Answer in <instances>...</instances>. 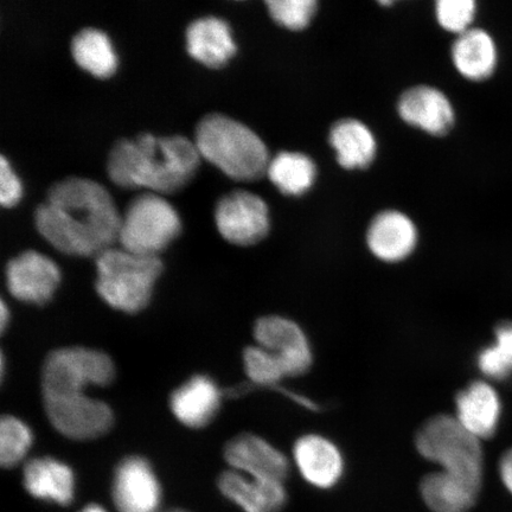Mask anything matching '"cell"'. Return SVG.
<instances>
[{
  "instance_id": "obj_5",
  "label": "cell",
  "mask_w": 512,
  "mask_h": 512,
  "mask_svg": "<svg viewBox=\"0 0 512 512\" xmlns=\"http://www.w3.org/2000/svg\"><path fill=\"white\" fill-rule=\"evenodd\" d=\"M162 271L158 256L112 247L96 256V291L113 309L137 313L149 305L153 286Z\"/></svg>"
},
{
  "instance_id": "obj_13",
  "label": "cell",
  "mask_w": 512,
  "mask_h": 512,
  "mask_svg": "<svg viewBox=\"0 0 512 512\" xmlns=\"http://www.w3.org/2000/svg\"><path fill=\"white\" fill-rule=\"evenodd\" d=\"M113 501L119 512H157L162 490L145 459L130 457L115 471Z\"/></svg>"
},
{
  "instance_id": "obj_21",
  "label": "cell",
  "mask_w": 512,
  "mask_h": 512,
  "mask_svg": "<svg viewBox=\"0 0 512 512\" xmlns=\"http://www.w3.org/2000/svg\"><path fill=\"white\" fill-rule=\"evenodd\" d=\"M24 486L32 497L69 505L75 494L74 473L59 460L32 459L24 467Z\"/></svg>"
},
{
  "instance_id": "obj_7",
  "label": "cell",
  "mask_w": 512,
  "mask_h": 512,
  "mask_svg": "<svg viewBox=\"0 0 512 512\" xmlns=\"http://www.w3.org/2000/svg\"><path fill=\"white\" fill-rule=\"evenodd\" d=\"M114 374V364L104 352L86 348L55 350L44 362L43 398L82 392L89 384L107 386Z\"/></svg>"
},
{
  "instance_id": "obj_25",
  "label": "cell",
  "mask_w": 512,
  "mask_h": 512,
  "mask_svg": "<svg viewBox=\"0 0 512 512\" xmlns=\"http://www.w3.org/2000/svg\"><path fill=\"white\" fill-rule=\"evenodd\" d=\"M317 169L303 153L281 152L268 165L267 176L283 194L303 195L315 183Z\"/></svg>"
},
{
  "instance_id": "obj_26",
  "label": "cell",
  "mask_w": 512,
  "mask_h": 512,
  "mask_svg": "<svg viewBox=\"0 0 512 512\" xmlns=\"http://www.w3.org/2000/svg\"><path fill=\"white\" fill-rule=\"evenodd\" d=\"M495 343L478 355L480 371L491 380H504L512 374V323L499 324Z\"/></svg>"
},
{
  "instance_id": "obj_4",
  "label": "cell",
  "mask_w": 512,
  "mask_h": 512,
  "mask_svg": "<svg viewBox=\"0 0 512 512\" xmlns=\"http://www.w3.org/2000/svg\"><path fill=\"white\" fill-rule=\"evenodd\" d=\"M195 145L201 158L235 181H258L271 162L258 134L223 114H209L198 123Z\"/></svg>"
},
{
  "instance_id": "obj_35",
  "label": "cell",
  "mask_w": 512,
  "mask_h": 512,
  "mask_svg": "<svg viewBox=\"0 0 512 512\" xmlns=\"http://www.w3.org/2000/svg\"><path fill=\"white\" fill-rule=\"evenodd\" d=\"M169 512H185V511H182V510H172V511H169Z\"/></svg>"
},
{
  "instance_id": "obj_6",
  "label": "cell",
  "mask_w": 512,
  "mask_h": 512,
  "mask_svg": "<svg viewBox=\"0 0 512 512\" xmlns=\"http://www.w3.org/2000/svg\"><path fill=\"white\" fill-rule=\"evenodd\" d=\"M177 211L153 192L134 197L121 216L118 241L125 251L158 256L181 233Z\"/></svg>"
},
{
  "instance_id": "obj_2",
  "label": "cell",
  "mask_w": 512,
  "mask_h": 512,
  "mask_svg": "<svg viewBox=\"0 0 512 512\" xmlns=\"http://www.w3.org/2000/svg\"><path fill=\"white\" fill-rule=\"evenodd\" d=\"M416 450L441 471L428 473L420 494L433 512H469L482 490L484 456L480 440L459 424L456 416L438 414L415 435Z\"/></svg>"
},
{
  "instance_id": "obj_34",
  "label": "cell",
  "mask_w": 512,
  "mask_h": 512,
  "mask_svg": "<svg viewBox=\"0 0 512 512\" xmlns=\"http://www.w3.org/2000/svg\"><path fill=\"white\" fill-rule=\"evenodd\" d=\"M80 512H107L104 508L98 504H89L86 508H83Z\"/></svg>"
},
{
  "instance_id": "obj_16",
  "label": "cell",
  "mask_w": 512,
  "mask_h": 512,
  "mask_svg": "<svg viewBox=\"0 0 512 512\" xmlns=\"http://www.w3.org/2000/svg\"><path fill=\"white\" fill-rule=\"evenodd\" d=\"M456 419L480 441L494 437L502 405L496 390L484 381L472 382L457 395Z\"/></svg>"
},
{
  "instance_id": "obj_3",
  "label": "cell",
  "mask_w": 512,
  "mask_h": 512,
  "mask_svg": "<svg viewBox=\"0 0 512 512\" xmlns=\"http://www.w3.org/2000/svg\"><path fill=\"white\" fill-rule=\"evenodd\" d=\"M200 162V153L189 139L144 133L114 144L107 159V174L120 188L174 194L194 178Z\"/></svg>"
},
{
  "instance_id": "obj_30",
  "label": "cell",
  "mask_w": 512,
  "mask_h": 512,
  "mask_svg": "<svg viewBox=\"0 0 512 512\" xmlns=\"http://www.w3.org/2000/svg\"><path fill=\"white\" fill-rule=\"evenodd\" d=\"M476 12L477 4L473 0H440L437 3V18L441 27L458 35L472 29Z\"/></svg>"
},
{
  "instance_id": "obj_14",
  "label": "cell",
  "mask_w": 512,
  "mask_h": 512,
  "mask_svg": "<svg viewBox=\"0 0 512 512\" xmlns=\"http://www.w3.org/2000/svg\"><path fill=\"white\" fill-rule=\"evenodd\" d=\"M293 456L300 475L316 488L330 489L343 476L341 451L322 435L307 434L299 438L294 444Z\"/></svg>"
},
{
  "instance_id": "obj_23",
  "label": "cell",
  "mask_w": 512,
  "mask_h": 512,
  "mask_svg": "<svg viewBox=\"0 0 512 512\" xmlns=\"http://www.w3.org/2000/svg\"><path fill=\"white\" fill-rule=\"evenodd\" d=\"M330 144L344 169H366L376 155V140L369 128L354 119L338 121L331 128Z\"/></svg>"
},
{
  "instance_id": "obj_15",
  "label": "cell",
  "mask_w": 512,
  "mask_h": 512,
  "mask_svg": "<svg viewBox=\"0 0 512 512\" xmlns=\"http://www.w3.org/2000/svg\"><path fill=\"white\" fill-rule=\"evenodd\" d=\"M399 113L407 124L433 136H445L454 125L451 102L438 89L428 86L414 87L403 93Z\"/></svg>"
},
{
  "instance_id": "obj_22",
  "label": "cell",
  "mask_w": 512,
  "mask_h": 512,
  "mask_svg": "<svg viewBox=\"0 0 512 512\" xmlns=\"http://www.w3.org/2000/svg\"><path fill=\"white\" fill-rule=\"evenodd\" d=\"M452 59L464 78L476 82L488 80L495 74L498 64L495 40L489 32L472 28L454 42Z\"/></svg>"
},
{
  "instance_id": "obj_10",
  "label": "cell",
  "mask_w": 512,
  "mask_h": 512,
  "mask_svg": "<svg viewBox=\"0 0 512 512\" xmlns=\"http://www.w3.org/2000/svg\"><path fill=\"white\" fill-rule=\"evenodd\" d=\"M254 337L259 347L277 356L286 377L303 376L310 371L313 356L309 339L293 320L262 317L255 324Z\"/></svg>"
},
{
  "instance_id": "obj_20",
  "label": "cell",
  "mask_w": 512,
  "mask_h": 512,
  "mask_svg": "<svg viewBox=\"0 0 512 512\" xmlns=\"http://www.w3.org/2000/svg\"><path fill=\"white\" fill-rule=\"evenodd\" d=\"M187 49L192 59L215 69L226 66L236 53L229 25L216 17L196 19L189 25Z\"/></svg>"
},
{
  "instance_id": "obj_27",
  "label": "cell",
  "mask_w": 512,
  "mask_h": 512,
  "mask_svg": "<svg viewBox=\"0 0 512 512\" xmlns=\"http://www.w3.org/2000/svg\"><path fill=\"white\" fill-rule=\"evenodd\" d=\"M31 443L30 428L15 416H4L0 422V463L8 469L21 463Z\"/></svg>"
},
{
  "instance_id": "obj_18",
  "label": "cell",
  "mask_w": 512,
  "mask_h": 512,
  "mask_svg": "<svg viewBox=\"0 0 512 512\" xmlns=\"http://www.w3.org/2000/svg\"><path fill=\"white\" fill-rule=\"evenodd\" d=\"M219 488L245 512H279L287 502L284 483L248 477L234 470L222 473Z\"/></svg>"
},
{
  "instance_id": "obj_9",
  "label": "cell",
  "mask_w": 512,
  "mask_h": 512,
  "mask_svg": "<svg viewBox=\"0 0 512 512\" xmlns=\"http://www.w3.org/2000/svg\"><path fill=\"white\" fill-rule=\"evenodd\" d=\"M215 222L222 238L236 246H253L270 230L267 204L252 192L236 190L220 198Z\"/></svg>"
},
{
  "instance_id": "obj_28",
  "label": "cell",
  "mask_w": 512,
  "mask_h": 512,
  "mask_svg": "<svg viewBox=\"0 0 512 512\" xmlns=\"http://www.w3.org/2000/svg\"><path fill=\"white\" fill-rule=\"evenodd\" d=\"M243 362L249 379L256 387H275L286 377L277 356L259 345L243 352Z\"/></svg>"
},
{
  "instance_id": "obj_1",
  "label": "cell",
  "mask_w": 512,
  "mask_h": 512,
  "mask_svg": "<svg viewBox=\"0 0 512 512\" xmlns=\"http://www.w3.org/2000/svg\"><path fill=\"white\" fill-rule=\"evenodd\" d=\"M35 226L61 253L98 256L118 241L121 216L108 191L92 179L68 177L48 190Z\"/></svg>"
},
{
  "instance_id": "obj_17",
  "label": "cell",
  "mask_w": 512,
  "mask_h": 512,
  "mask_svg": "<svg viewBox=\"0 0 512 512\" xmlns=\"http://www.w3.org/2000/svg\"><path fill=\"white\" fill-rule=\"evenodd\" d=\"M367 242L377 259L399 262L413 253L418 232L406 215L399 211H384L371 222Z\"/></svg>"
},
{
  "instance_id": "obj_24",
  "label": "cell",
  "mask_w": 512,
  "mask_h": 512,
  "mask_svg": "<svg viewBox=\"0 0 512 512\" xmlns=\"http://www.w3.org/2000/svg\"><path fill=\"white\" fill-rule=\"evenodd\" d=\"M72 56L76 64L99 79H108L118 67L117 55L110 38L98 29H83L72 41Z\"/></svg>"
},
{
  "instance_id": "obj_11",
  "label": "cell",
  "mask_w": 512,
  "mask_h": 512,
  "mask_svg": "<svg viewBox=\"0 0 512 512\" xmlns=\"http://www.w3.org/2000/svg\"><path fill=\"white\" fill-rule=\"evenodd\" d=\"M60 280L61 273L55 262L35 251L19 254L6 266V284L10 293L25 303H49Z\"/></svg>"
},
{
  "instance_id": "obj_19",
  "label": "cell",
  "mask_w": 512,
  "mask_h": 512,
  "mask_svg": "<svg viewBox=\"0 0 512 512\" xmlns=\"http://www.w3.org/2000/svg\"><path fill=\"white\" fill-rule=\"evenodd\" d=\"M222 394L208 376L192 377L171 396V409L183 425L203 428L210 424L219 412Z\"/></svg>"
},
{
  "instance_id": "obj_29",
  "label": "cell",
  "mask_w": 512,
  "mask_h": 512,
  "mask_svg": "<svg viewBox=\"0 0 512 512\" xmlns=\"http://www.w3.org/2000/svg\"><path fill=\"white\" fill-rule=\"evenodd\" d=\"M266 4L274 22L293 31L309 27L317 12L315 0H270Z\"/></svg>"
},
{
  "instance_id": "obj_33",
  "label": "cell",
  "mask_w": 512,
  "mask_h": 512,
  "mask_svg": "<svg viewBox=\"0 0 512 512\" xmlns=\"http://www.w3.org/2000/svg\"><path fill=\"white\" fill-rule=\"evenodd\" d=\"M10 318V313L8 307H6L5 303H2V313H0V320H2V330L5 329L6 324H8Z\"/></svg>"
},
{
  "instance_id": "obj_8",
  "label": "cell",
  "mask_w": 512,
  "mask_h": 512,
  "mask_svg": "<svg viewBox=\"0 0 512 512\" xmlns=\"http://www.w3.org/2000/svg\"><path fill=\"white\" fill-rule=\"evenodd\" d=\"M48 418L64 437L92 440L113 426V413L106 403L88 398L82 392L43 398Z\"/></svg>"
},
{
  "instance_id": "obj_12",
  "label": "cell",
  "mask_w": 512,
  "mask_h": 512,
  "mask_svg": "<svg viewBox=\"0 0 512 512\" xmlns=\"http://www.w3.org/2000/svg\"><path fill=\"white\" fill-rule=\"evenodd\" d=\"M224 458L232 470L248 477L284 483L290 463L284 453L251 433H243L230 440Z\"/></svg>"
},
{
  "instance_id": "obj_31",
  "label": "cell",
  "mask_w": 512,
  "mask_h": 512,
  "mask_svg": "<svg viewBox=\"0 0 512 512\" xmlns=\"http://www.w3.org/2000/svg\"><path fill=\"white\" fill-rule=\"evenodd\" d=\"M22 185L8 160L0 158V203L4 208L15 207L21 201Z\"/></svg>"
},
{
  "instance_id": "obj_32",
  "label": "cell",
  "mask_w": 512,
  "mask_h": 512,
  "mask_svg": "<svg viewBox=\"0 0 512 512\" xmlns=\"http://www.w3.org/2000/svg\"><path fill=\"white\" fill-rule=\"evenodd\" d=\"M499 476L507 490L512 495V448L505 452L499 462Z\"/></svg>"
}]
</instances>
